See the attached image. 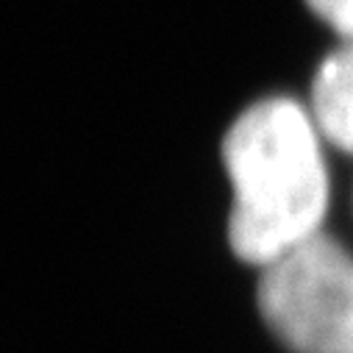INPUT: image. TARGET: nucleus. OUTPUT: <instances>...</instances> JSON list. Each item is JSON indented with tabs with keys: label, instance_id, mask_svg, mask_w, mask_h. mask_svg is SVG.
<instances>
[{
	"label": "nucleus",
	"instance_id": "1",
	"mask_svg": "<svg viewBox=\"0 0 353 353\" xmlns=\"http://www.w3.org/2000/svg\"><path fill=\"white\" fill-rule=\"evenodd\" d=\"M312 109L268 98L245 109L223 139L234 187L228 217L231 250L264 268L320 234L328 209V172Z\"/></svg>",
	"mask_w": 353,
	"mask_h": 353
},
{
	"label": "nucleus",
	"instance_id": "2",
	"mask_svg": "<svg viewBox=\"0 0 353 353\" xmlns=\"http://www.w3.org/2000/svg\"><path fill=\"white\" fill-rule=\"evenodd\" d=\"M256 301L292 353H353V256L323 231L264 264Z\"/></svg>",
	"mask_w": 353,
	"mask_h": 353
},
{
	"label": "nucleus",
	"instance_id": "3",
	"mask_svg": "<svg viewBox=\"0 0 353 353\" xmlns=\"http://www.w3.org/2000/svg\"><path fill=\"white\" fill-rule=\"evenodd\" d=\"M312 117L331 145L353 156V39L320 64L312 86Z\"/></svg>",
	"mask_w": 353,
	"mask_h": 353
},
{
	"label": "nucleus",
	"instance_id": "4",
	"mask_svg": "<svg viewBox=\"0 0 353 353\" xmlns=\"http://www.w3.org/2000/svg\"><path fill=\"white\" fill-rule=\"evenodd\" d=\"M309 9L345 39H353V0H306Z\"/></svg>",
	"mask_w": 353,
	"mask_h": 353
}]
</instances>
